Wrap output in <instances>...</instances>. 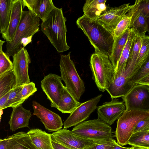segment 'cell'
Returning a JSON list of instances; mask_svg holds the SVG:
<instances>
[{
	"mask_svg": "<svg viewBox=\"0 0 149 149\" xmlns=\"http://www.w3.org/2000/svg\"><path fill=\"white\" fill-rule=\"evenodd\" d=\"M76 23L87 37L95 52L109 57L114 42L113 32L98 20L91 19L84 15L77 19Z\"/></svg>",
	"mask_w": 149,
	"mask_h": 149,
	"instance_id": "1",
	"label": "cell"
},
{
	"mask_svg": "<svg viewBox=\"0 0 149 149\" xmlns=\"http://www.w3.org/2000/svg\"><path fill=\"white\" fill-rule=\"evenodd\" d=\"M66 21L62 8L55 7L41 25V30L58 53L70 48L66 40Z\"/></svg>",
	"mask_w": 149,
	"mask_h": 149,
	"instance_id": "2",
	"label": "cell"
},
{
	"mask_svg": "<svg viewBox=\"0 0 149 149\" xmlns=\"http://www.w3.org/2000/svg\"><path fill=\"white\" fill-rule=\"evenodd\" d=\"M40 18L29 11L23 10L20 23L11 43H6L5 52L10 57L32 42L33 36L39 29Z\"/></svg>",
	"mask_w": 149,
	"mask_h": 149,
	"instance_id": "3",
	"label": "cell"
},
{
	"mask_svg": "<svg viewBox=\"0 0 149 149\" xmlns=\"http://www.w3.org/2000/svg\"><path fill=\"white\" fill-rule=\"evenodd\" d=\"M90 67L92 79L99 90L104 92L112 82L115 74L114 68L109 56L95 52L91 57Z\"/></svg>",
	"mask_w": 149,
	"mask_h": 149,
	"instance_id": "4",
	"label": "cell"
},
{
	"mask_svg": "<svg viewBox=\"0 0 149 149\" xmlns=\"http://www.w3.org/2000/svg\"><path fill=\"white\" fill-rule=\"evenodd\" d=\"M70 52L67 55H61L59 63L62 80L65 87L74 98L78 101L85 91L84 84L76 70L74 63L70 57Z\"/></svg>",
	"mask_w": 149,
	"mask_h": 149,
	"instance_id": "5",
	"label": "cell"
},
{
	"mask_svg": "<svg viewBox=\"0 0 149 149\" xmlns=\"http://www.w3.org/2000/svg\"><path fill=\"white\" fill-rule=\"evenodd\" d=\"M71 131L94 142L107 141L112 138L111 128L98 119L84 121L75 126Z\"/></svg>",
	"mask_w": 149,
	"mask_h": 149,
	"instance_id": "6",
	"label": "cell"
},
{
	"mask_svg": "<svg viewBox=\"0 0 149 149\" xmlns=\"http://www.w3.org/2000/svg\"><path fill=\"white\" fill-rule=\"evenodd\" d=\"M149 118V112L125 110L118 120L115 135L117 143L121 146L127 144L134 128L140 121Z\"/></svg>",
	"mask_w": 149,
	"mask_h": 149,
	"instance_id": "7",
	"label": "cell"
},
{
	"mask_svg": "<svg viewBox=\"0 0 149 149\" xmlns=\"http://www.w3.org/2000/svg\"><path fill=\"white\" fill-rule=\"evenodd\" d=\"M121 97L125 104V110L149 112V86L135 84Z\"/></svg>",
	"mask_w": 149,
	"mask_h": 149,
	"instance_id": "8",
	"label": "cell"
},
{
	"mask_svg": "<svg viewBox=\"0 0 149 149\" xmlns=\"http://www.w3.org/2000/svg\"><path fill=\"white\" fill-rule=\"evenodd\" d=\"M12 56L15 87L29 83L28 69L31 61L27 50L23 47Z\"/></svg>",
	"mask_w": 149,
	"mask_h": 149,
	"instance_id": "9",
	"label": "cell"
},
{
	"mask_svg": "<svg viewBox=\"0 0 149 149\" xmlns=\"http://www.w3.org/2000/svg\"><path fill=\"white\" fill-rule=\"evenodd\" d=\"M102 95L100 94L81 104L75 109L64 123L63 129L75 126L87 119L97 109Z\"/></svg>",
	"mask_w": 149,
	"mask_h": 149,
	"instance_id": "10",
	"label": "cell"
},
{
	"mask_svg": "<svg viewBox=\"0 0 149 149\" xmlns=\"http://www.w3.org/2000/svg\"><path fill=\"white\" fill-rule=\"evenodd\" d=\"M116 98L97 107L98 119L110 126L118 120L126 110L124 102Z\"/></svg>",
	"mask_w": 149,
	"mask_h": 149,
	"instance_id": "11",
	"label": "cell"
},
{
	"mask_svg": "<svg viewBox=\"0 0 149 149\" xmlns=\"http://www.w3.org/2000/svg\"><path fill=\"white\" fill-rule=\"evenodd\" d=\"M51 138L52 140L73 149H85L94 142L65 129L53 132L51 134Z\"/></svg>",
	"mask_w": 149,
	"mask_h": 149,
	"instance_id": "12",
	"label": "cell"
},
{
	"mask_svg": "<svg viewBox=\"0 0 149 149\" xmlns=\"http://www.w3.org/2000/svg\"><path fill=\"white\" fill-rule=\"evenodd\" d=\"M59 75L50 73L41 81L42 91L49 100L52 107L57 108L60 100V90L64 86Z\"/></svg>",
	"mask_w": 149,
	"mask_h": 149,
	"instance_id": "13",
	"label": "cell"
},
{
	"mask_svg": "<svg viewBox=\"0 0 149 149\" xmlns=\"http://www.w3.org/2000/svg\"><path fill=\"white\" fill-rule=\"evenodd\" d=\"M33 114L36 116L49 132L57 131L61 129L63 123L60 116L45 107L36 101L32 102Z\"/></svg>",
	"mask_w": 149,
	"mask_h": 149,
	"instance_id": "14",
	"label": "cell"
},
{
	"mask_svg": "<svg viewBox=\"0 0 149 149\" xmlns=\"http://www.w3.org/2000/svg\"><path fill=\"white\" fill-rule=\"evenodd\" d=\"M132 6L130 3L107 9L98 18L97 20L113 32L116 25L129 11Z\"/></svg>",
	"mask_w": 149,
	"mask_h": 149,
	"instance_id": "15",
	"label": "cell"
},
{
	"mask_svg": "<svg viewBox=\"0 0 149 149\" xmlns=\"http://www.w3.org/2000/svg\"><path fill=\"white\" fill-rule=\"evenodd\" d=\"M22 0H12L10 16L6 32L2 34V38L6 43H11L20 23L23 11Z\"/></svg>",
	"mask_w": 149,
	"mask_h": 149,
	"instance_id": "16",
	"label": "cell"
},
{
	"mask_svg": "<svg viewBox=\"0 0 149 149\" xmlns=\"http://www.w3.org/2000/svg\"><path fill=\"white\" fill-rule=\"evenodd\" d=\"M134 85L129 81L125 72L115 73L113 80L106 91L112 99L122 97L126 94Z\"/></svg>",
	"mask_w": 149,
	"mask_h": 149,
	"instance_id": "17",
	"label": "cell"
},
{
	"mask_svg": "<svg viewBox=\"0 0 149 149\" xmlns=\"http://www.w3.org/2000/svg\"><path fill=\"white\" fill-rule=\"evenodd\" d=\"M22 2L23 8L26 7L29 11L42 21L55 7L52 0H22Z\"/></svg>",
	"mask_w": 149,
	"mask_h": 149,
	"instance_id": "18",
	"label": "cell"
},
{
	"mask_svg": "<svg viewBox=\"0 0 149 149\" xmlns=\"http://www.w3.org/2000/svg\"><path fill=\"white\" fill-rule=\"evenodd\" d=\"M31 116L30 110L24 108L22 104L13 108L8 122L10 130L15 131L18 129L29 127Z\"/></svg>",
	"mask_w": 149,
	"mask_h": 149,
	"instance_id": "19",
	"label": "cell"
},
{
	"mask_svg": "<svg viewBox=\"0 0 149 149\" xmlns=\"http://www.w3.org/2000/svg\"><path fill=\"white\" fill-rule=\"evenodd\" d=\"M106 0H86L83 8L84 15L89 18L97 20L107 10Z\"/></svg>",
	"mask_w": 149,
	"mask_h": 149,
	"instance_id": "20",
	"label": "cell"
},
{
	"mask_svg": "<svg viewBox=\"0 0 149 149\" xmlns=\"http://www.w3.org/2000/svg\"><path fill=\"white\" fill-rule=\"evenodd\" d=\"M27 133L37 149H53L51 134L38 129L31 130Z\"/></svg>",
	"mask_w": 149,
	"mask_h": 149,
	"instance_id": "21",
	"label": "cell"
},
{
	"mask_svg": "<svg viewBox=\"0 0 149 149\" xmlns=\"http://www.w3.org/2000/svg\"><path fill=\"white\" fill-rule=\"evenodd\" d=\"M130 10L132 13L130 29L141 36L145 35L146 32L148 31L149 17L132 8Z\"/></svg>",
	"mask_w": 149,
	"mask_h": 149,
	"instance_id": "22",
	"label": "cell"
},
{
	"mask_svg": "<svg viewBox=\"0 0 149 149\" xmlns=\"http://www.w3.org/2000/svg\"><path fill=\"white\" fill-rule=\"evenodd\" d=\"M60 95L57 109L62 113H71L81 103L76 100L64 86L61 89Z\"/></svg>",
	"mask_w": 149,
	"mask_h": 149,
	"instance_id": "23",
	"label": "cell"
},
{
	"mask_svg": "<svg viewBox=\"0 0 149 149\" xmlns=\"http://www.w3.org/2000/svg\"><path fill=\"white\" fill-rule=\"evenodd\" d=\"M130 30V29H127L120 36L114 38L111 53L109 56L114 69L127 40Z\"/></svg>",
	"mask_w": 149,
	"mask_h": 149,
	"instance_id": "24",
	"label": "cell"
},
{
	"mask_svg": "<svg viewBox=\"0 0 149 149\" xmlns=\"http://www.w3.org/2000/svg\"><path fill=\"white\" fill-rule=\"evenodd\" d=\"M131 30L125 46L122 52L116 67L114 69L115 73L125 72L128 59L135 40L136 33L132 29Z\"/></svg>",
	"mask_w": 149,
	"mask_h": 149,
	"instance_id": "25",
	"label": "cell"
},
{
	"mask_svg": "<svg viewBox=\"0 0 149 149\" xmlns=\"http://www.w3.org/2000/svg\"><path fill=\"white\" fill-rule=\"evenodd\" d=\"M143 36L136 34L133 46L130 54L125 70V73L129 79L134 74L135 67L141 46Z\"/></svg>",
	"mask_w": 149,
	"mask_h": 149,
	"instance_id": "26",
	"label": "cell"
},
{
	"mask_svg": "<svg viewBox=\"0 0 149 149\" xmlns=\"http://www.w3.org/2000/svg\"><path fill=\"white\" fill-rule=\"evenodd\" d=\"M12 0H0V34L5 33L10 21Z\"/></svg>",
	"mask_w": 149,
	"mask_h": 149,
	"instance_id": "27",
	"label": "cell"
},
{
	"mask_svg": "<svg viewBox=\"0 0 149 149\" xmlns=\"http://www.w3.org/2000/svg\"><path fill=\"white\" fill-rule=\"evenodd\" d=\"M13 69L0 77V99L15 87V78Z\"/></svg>",
	"mask_w": 149,
	"mask_h": 149,
	"instance_id": "28",
	"label": "cell"
},
{
	"mask_svg": "<svg viewBox=\"0 0 149 149\" xmlns=\"http://www.w3.org/2000/svg\"><path fill=\"white\" fill-rule=\"evenodd\" d=\"M127 144L149 148V129L133 133L130 138Z\"/></svg>",
	"mask_w": 149,
	"mask_h": 149,
	"instance_id": "29",
	"label": "cell"
},
{
	"mask_svg": "<svg viewBox=\"0 0 149 149\" xmlns=\"http://www.w3.org/2000/svg\"><path fill=\"white\" fill-rule=\"evenodd\" d=\"M9 149H37L27 133L20 132L11 141Z\"/></svg>",
	"mask_w": 149,
	"mask_h": 149,
	"instance_id": "30",
	"label": "cell"
},
{
	"mask_svg": "<svg viewBox=\"0 0 149 149\" xmlns=\"http://www.w3.org/2000/svg\"><path fill=\"white\" fill-rule=\"evenodd\" d=\"M149 37L145 35L142 38L141 45L136 61L134 75L149 58Z\"/></svg>",
	"mask_w": 149,
	"mask_h": 149,
	"instance_id": "31",
	"label": "cell"
},
{
	"mask_svg": "<svg viewBox=\"0 0 149 149\" xmlns=\"http://www.w3.org/2000/svg\"><path fill=\"white\" fill-rule=\"evenodd\" d=\"M23 86L16 87L11 90L3 109L8 107H11L13 108L24 103V101L22 99L21 95Z\"/></svg>",
	"mask_w": 149,
	"mask_h": 149,
	"instance_id": "32",
	"label": "cell"
},
{
	"mask_svg": "<svg viewBox=\"0 0 149 149\" xmlns=\"http://www.w3.org/2000/svg\"><path fill=\"white\" fill-rule=\"evenodd\" d=\"M132 15L130 10L118 22L113 31L114 38L120 36L127 30L130 29Z\"/></svg>",
	"mask_w": 149,
	"mask_h": 149,
	"instance_id": "33",
	"label": "cell"
},
{
	"mask_svg": "<svg viewBox=\"0 0 149 149\" xmlns=\"http://www.w3.org/2000/svg\"><path fill=\"white\" fill-rule=\"evenodd\" d=\"M148 76H149V58L136 73L129 79V81L134 85Z\"/></svg>",
	"mask_w": 149,
	"mask_h": 149,
	"instance_id": "34",
	"label": "cell"
},
{
	"mask_svg": "<svg viewBox=\"0 0 149 149\" xmlns=\"http://www.w3.org/2000/svg\"><path fill=\"white\" fill-rule=\"evenodd\" d=\"M13 69V63L3 50L0 52V77Z\"/></svg>",
	"mask_w": 149,
	"mask_h": 149,
	"instance_id": "35",
	"label": "cell"
},
{
	"mask_svg": "<svg viewBox=\"0 0 149 149\" xmlns=\"http://www.w3.org/2000/svg\"><path fill=\"white\" fill-rule=\"evenodd\" d=\"M116 142L113 138L107 141L94 142L85 149H113Z\"/></svg>",
	"mask_w": 149,
	"mask_h": 149,
	"instance_id": "36",
	"label": "cell"
},
{
	"mask_svg": "<svg viewBox=\"0 0 149 149\" xmlns=\"http://www.w3.org/2000/svg\"><path fill=\"white\" fill-rule=\"evenodd\" d=\"M132 8L142 12L149 17V0H136Z\"/></svg>",
	"mask_w": 149,
	"mask_h": 149,
	"instance_id": "37",
	"label": "cell"
},
{
	"mask_svg": "<svg viewBox=\"0 0 149 149\" xmlns=\"http://www.w3.org/2000/svg\"><path fill=\"white\" fill-rule=\"evenodd\" d=\"M37 90L35 83L33 82L23 85L21 92L22 98L25 101L36 92Z\"/></svg>",
	"mask_w": 149,
	"mask_h": 149,
	"instance_id": "38",
	"label": "cell"
},
{
	"mask_svg": "<svg viewBox=\"0 0 149 149\" xmlns=\"http://www.w3.org/2000/svg\"><path fill=\"white\" fill-rule=\"evenodd\" d=\"M20 132L17 133L8 137L7 138L0 140V149H9L12 141L20 134Z\"/></svg>",
	"mask_w": 149,
	"mask_h": 149,
	"instance_id": "39",
	"label": "cell"
},
{
	"mask_svg": "<svg viewBox=\"0 0 149 149\" xmlns=\"http://www.w3.org/2000/svg\"><path fill=\"white\" fill-rule=\"evenodd\" d=\"M149 129V118L139 121L135 126L133 133Z\"/></svg>",
	"mask_w": 149,
	"mask_h": 149,
	"instance_id": "40",
	"label": "cell"
},
{
	"mask_svg": "<svg viewBox=\"0 0 149 149\" xmlns=\"http://www.w3.org/2000/svg\"><path fill=\"white\" fill-rule=\"evenodd\" d=\"M51 142L53 149H73L55 141L52 139Z\"/></svg>",
	"mask_w": 149,
	"mask_h": 149,
	"instance_id": "41",
	"label": "cell"
},
{
	"mask_svg": "<svg viewBox=\"0 0 149 149\" xmlns=\"http://www.w3.org/2000/svg\"><path fill=\"white\" fill-rule=\"evenodd\" d=\"M11 91L8 92L5 96L0 99V110H3V108L7 100Z\"/></svg>",
	"mask_w": 149,
	"mask_h": 149,
	"instance_id": "42",
	"label": "cell"
},
{
	"mask_svg": "<svg viewBox=\"0 0 149 149\" xmlns=\"http://www.w3.org/2000/svg\"><path fill=\"white\" fill-rule=\"evenodd\" d=\"M131 148L123 147L116 142L113 149H130Z\"/></svg>",
	"mask_w": 149,
	"mask_h": 149,
	"instance_id": "43",
	"label": "cell"
},
{
	"mask_svg": "<svg viewBox=\"0 0 149 149\" xmlns=\"http://www.w3.org/2000/svg\"><path fill=\"white\" fill-rule=\"evenodd\" d=\"M5 41L1 40L0 39V52L2 51L3 46V44L5 42Z\"/></svg>",
	"mask_w": 149,
	"mask_h": 149,
	"instance_id": "44",
	"label": "cell"
},
{
	"mask_svg": "<svg viewBox=\"0 0 149 149\" xmlns=\"http://www.w3.org/2000/svg\"><path fill=\"white\" fill-rule=\"evenodd\" d=\"M130 149H149V148L139 147L138 146H132Z\"/></svg>",
	"mask_w": 149,
	"mask_h": 149,
	"instance_id": "45",
	"label": "cell"
},
{
	"mask_svg": "<svg viewBox=\"0 0 149 149\" xmlns=\"http://www.w3.org/2000/svg\"><path fill=\"white\" fill-rule=\"evenodd\" d=\"M3 110H0V123L1 118V116L2 114H3Z\"/></svg>",
	"mask_w": 149,
	"mask_h": 149,
	"instance_id": "46",
	"label": "cell"
},
{
	"mask_svg": "<svg viewBox=\"0 0 149 149\" xmlns=\"http://www.w3.org/2000/svg\"><path fill=\"white\" fill-rule=\"evenodd\" d=\"M1 139H0V140H1Z\"/></svg>",
	"mask_w": 149,
	"mask_h": 149,
	"instance_id": "47",
	"label": "cell"
}]
</instances>
